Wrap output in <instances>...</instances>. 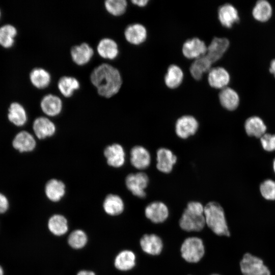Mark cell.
<instances>
[{"label":"cell","mask_w":275,"mask_h":275,"mask_svg":"<svg viewBox=\"0 0 275 275\" xmlns=\"http://www.w3.org/2000/svg\"><path fill=\"white\" fill-rule=\"evenodd\" d=\"M90 80L96 88L98 94L103 97L111 98L120 91L122 78L118 69L107 63H102L92 71Z\"/></svg>","instance_id":"1"},{"label":"cell","mask_w":275,"mask_h":275,"mask_svg":"<svg viewBox=\"0 0 275 275\" xmlns=\"http://www.w3.org/2000/svg\"><path fill=\"white\" fill-rule=\"evenodd\" d=\"M205 224L203 205L199 202L188 203L179 221L181 228L188 232L200 231Z\"/></svg>","instance_id":"2"},{"label":"cell","mask_w":275,"mask_h":275,"mask_svg":"<svg viewBox=\"0 0 275 275\" xmlns=\"http://www.w3.org/2000/svg\"><path fill=\"white\" fill-rule=\"evenodd\" d=\"M206 224L217 235H230V232L222 207L217 202H210L204 207Z\"/></svg>","instance_id":"3"},{"label":"cell","mask_w":275,"mask_h":275,"mask_svg":"<svg viewBox=\"0 0 275 275\" xmlns=\"http://www.w3.org/2000/svg\"><path fill=\"white\" fill-rule=\"evenodd\" d=\"M181 253L185 261L190 263L199 262L205 253L202 240L197 237L186 238L181 245Z\"/></svg>","instance_id":"4"},{"label":"cell","mask_w":275,"mask_h":275,"mask_svg":"<svg viewBox=\"0 0 275 275\" xmlns=\"http://www.w3.org/2000/svg\"><path fill=\"white\" fill-rule=\"evenodd\" d=\"M240 268L243 275H270L268 268L260 258L245 253L240 262Z\"/></svg>","instance_id":"5"},{"label":"cell","mask_w":275,"mask_h":275,"mask_svg":"<svg viewBox=\"0 0 275 275\" xmlns=\"http://www.w3.org/2000/svg\"><path fill=\"white\" fill-rule=\"evenodd\" d=\"M149 183V178L147 174L143 172L130 174L125 179V183L127 189L131 193L139 198L146 196L145 189Z\"/></svg>","instance_id":"6"},{"label":"cell","mask_w":275,"mask_h":275,"mask_svg":"<svg viewBox=\"0 0 275 275\" xmlns=\"http://www.w3.org/2000/svg\"><path fill=\"white\" fill-rule=\"evenodd\" d=\"M199 124L193 116L185 115L179 118L175 124L177 135L181 139H187L197 131Z\"/></svg>","instance_id":"7"},{"label":"cell","mask_w":275,"mask_h":275,"mask_svg":"<svg viewBox=\"0 0 275 275\" xmlns=\"http://www.w3.org/2000/svg\"><path fill=\"white\" fill-rule=\"evenodd\" d=\"M207 46L205 42L198 38L187 40L183 44L182 53L189 59H197L206 53Z\"/></svg>","instance_id":"8"},{"label":"cell","mask_w":275,"mask_h":275,"mask_svg":"<svg viewBox=\"0 0 275 275\" xmlns=\"http://www.w3.org/2000/svg\"><path fill=\"white\" fill-rule=\"evenodd\" d=\"M230 45L226 38L214 37L207 46L206 56L212 63L219 60L226 52Z\"/></svg>","instance_id":"9"},{"label":"cell","mask_w":275,"mask_h":275,"mask_svg":"<svg viewBox=\"0 0 275 275\" xmlns=\"http://www.w3.org/2000/svg\"><path fill=\"white\" fill-rule=\"evenodd\" d=\"M104 154L107 164L114 168L123 166L125 161V153L122 146L119 144H113L107 146Z\"/></svg>","instance_id":"10"},{"label":"cell","mask_w":275,"mask_h":275,"mask_svg":"<svg viewBox=\"0 0 275 275\" xmlns=\"http://www.w3.org/2000/svg\"><path fill=\"white\" fill-rule=\"evenodd\" d=\"M230 80V74L223 67L212 68L208 72V82L213 88L222 90L227 87Z\"/></svg>","instance_id":"11"},{"label":"cell","mask_w":275,"mask_h":275,"mask_svg":"<svg viewBox=\"0 0 275 275\" xmlns=\"http://www.w3.org/2000/svg\"><path fill=\"white\" fill-rule=\"evenodd\" d=\"M146 216L154 223H160L168 218L169 210L162 202L155 201L148 204L145 208Z\"/></svg>","instance_id":"12"},{"label":"cell","mask_w":275,"mask_h":275,"mask_svg":"<svg viewBox=\"0 0 275 275\" xmlns=\"http://www.w3.org/2000/svg\"><path fill=\"white\" fill-rule=\"evenodd\" d=\"M94 51L87 43H82L72 47L70 54L72 61L77 65L82 66L89 63L92 58Z\"/></svg>","instance_id":"13"},{"label":"cell","mask_w":275,"mask_h":275,"mask_svg":"<svg viewBox=\"0 0 275 275\" xmlns=\"http://www.w3.org/2000/svg\"><path fill=\"white\" fill-rule=\"evenodd\" d=\"M40 107L45 115L49 117H54L61 113L63 102L58 96L48 94L42 98L40 102Z\"/></svg>","instance_id":"14"},{"label":"cell","mask_w":275,"mask_h":275,"mask_svg":"<svg viewBox=\"0 0 275 275\" xmlns=\"http://www.w3.org/2000/svg\"><path fill=\"white\" fill-rule=\"evenodd\" d=\"M218 18L221 24L227 28H232L239 21L238 11L230 4H225L218 8Z\"/></svg>","instance_id":"15"},{"label":"cell","mask_w":275,"mask_h":275,"mask_svg":"<svg viewBox=\"0 0 275 275\" xmlns=\"http://www.w3.org/2000/svg\"><path fill=\"white\" fill-rule=\"evenodd\" d=\"M177 161V157L169 149L161 148L157 151V169L164 173H169Z\"/></svg>","instance_id":"16"},{"label":"cell","mask_w":275,"mask_h":275,"mask_svg":"<svg viewBox=\"0 0 275 275\" xmlns=\"http://www.w3.org/2000/svg\"><path fill=\"white\" fill-rule=\"evenodd\" d=\"M33 128L36 136L39 139H44L53 135L56 130L54 124L44 117L36 118L33 123Z\"/></svg>","instance_id":"17"},{"label":"cell","mask_w":275,"mask_h":275,"mask_svg":"<svg viewBox=\"0 0 275 275\" xmlns=\"http://www.w3.org/2000/svg\"><path fill=\"white\" fill-rule=\"evenodd\" d=\"M130 162L136 169L143 170L149 167L151 157L149 151L144 147L136 146L130 151Z\"/></svg>","instance_id":"18"},{"label":"cell","mask_w":275,"mask_h":275,"mask_svg":"<svg viewBox=\"0 0 275 275\" xmlns=\"http://www.w3.org/2000/svg\"><path fill=\"white\" fill-rule=\"evenodd\" d=\"M125 39L133 45H139L145 42L147 36L146 28L140 23L129 25L125 30Z\"/></svg>","instance_id":"19"},{"label":"cell","mask_w":275,"mask_h":275,"mask_svg":"<svg viewBox=\"0 0 275 275\" xmlns=\"http://www.w3.org/2000/svg\"><path fill=\"white\" fill-rule=\"evenodd\" d=\"M12 145L20 152H26L35 149L36 142L31 133L26 131H22L15 135L12 141Z\"/></svg>","instance_id":"20"},{"label":"cell","mask_w":275,"mask_h":275,"mask_svg":"<svg viewBox=\"0 0 275 275\" xmlns=\"http://www.w3.org/2000/svg\"><path fill=\"white\" fill-rule=\"evenodd\" d=\"M97 51L101 58L110 60L115 59L119 54L117 43L109 38H103L99 41Z\"/></svg>","instance_id":"21"},{"label":"cell","mask_w":275,"mask_h":275,"mask_svg":"<svg viewBox=\"0 0 275 275\" xmlns=\"http://www.w3.org/2000/svg\"><path fill=\"white\" fill-rule=\"evenodd\" d=\"M140 245L143 251L151 255L159 254L163 244L159 237L155 234H145L140 240Z\"/></svg>","instance_id":"22"},{"label":"cell","mask_w":275,"mask_h":275,"mask_svg":"<svg viewBox=\"0 0 275 275\" xmlns=\"http://www.w3.org/2000/svg\"><path fill=\"white\" fill-rule=\"evenodd\" d=\"M219 102L225 108L229 111H233L238 106L239 97L235 90L226 87L221 90L219 93Z\"/></svg>","instance_id":"23"},{"label":"cell","mask_w":275,"mask_h":275,"mask_svg":"<svg viewBox=\"0 0 275 275\" xmlns=\"http://www.w3.org/2000/svg\"><path fill=\"white\" fill-rule=\"evenodd\" d=\"M45 193L49 200L58 202L65 194V185L60 180L56 179H50L45 185Z\"/></svg>","instance_id":"24"},{"label":"cell","mask_w":275,"mask_h":275,"mask_svg":"<svg viewBox=\"0 0 275 275\" xmlns=\"http://www.w3.org/2000/svg\"><path fill=\"white\" fill-rule=\"evenodd\" d=\"M32 84L38 89H44L49 86L51 77L50 73L42 68H35L30 73Z\"/></svg>","instance_id":"25"},{"label":"cell","mask_w":275,"mask_h":275,"mask_svg":"<svg viewBox=\"0 0 275 275\" xmlns=\"http://www.w3.org/2000/svg\"><path fill=\"white\" fill-rule=\"evenodd\" d=\"M8 118L17 126L24 125L27 121V114L24 107L18 102L12 103L8 109Z\"/></svg>","instance_id":"26"},{"label":"cell","mask_w":275,"mask_h":275,"mask_svg":"<svg viewBox=\"0 0 275 275\" xmlns=\"http://www.w3.org/2000/svg\"><path fill=\"white\" fill-rule=\"evenodd\" d=\"M57 86L61 94L65 97L69 98L79 89L80 83L75 77L63 76L59 79Z\"/></svg>","instance_id":"27"},{"label":"cell","mask_w":275,"mask_h":275,"mask_svg":"<svg viewBox=\"0 0 275 275\" xmlns=\"http://www.w3.org/2000/svg\"><path fill=\"white\" fill-rule=\"evenodd\" d=\"M212 64L206 55L195 60L189 68L192 77L196 80H200L204 73L209 72L212 68Z\"/></svg>","instance_id":"28"},{"label":"cell","mask_w":275,"mask_h":275,"mask_svg":"<svg viewBox=\"0 0 275 275\" xmlns=\"http://www.w3.org/2000/svg\"><path fill=\"white\" fill-rule=\"evenodd\" d=\"M244 128L249 136L261 138L265 133L266 126L263 120L257 116L249 118L245 121Z\"/></svg>","instance_id":"29"},{"label":"cell","mask_w":275,"mask_h":275,"mask_svg":"<svg viewBox=\"0 0 275 275\" xmlns=\"http://www.w3.org/2000/svg\"><path fill=\"white\" fill-rule=\"evenodd\" d=\"M272 8L271 4L266 0L257 2L252 10V15L256 20L264 22L271 18Z\"/></svg>","instance_id":"30"},{"label":"cell","mask_w":275,"mask_h":275,"mask_svg":"<svg viewBox=\"0 0 275 275\" xmlns=\"http://www.w3.org/2000/svg\"><path fill=\"white\" fill-rule=\"evenodd\" d=\"M183 77L182 70L177 65H171L164 76L166 85L170 89L177 88L181 84Z\"/></svg>","instance_id":"31"},{"label":"cell","mask_w":275,"mask_h":275,"mask_svg":"<svg viewBox=\"0 0 275 275\" xmlns=\"http://www.w3.org/2000/svg\"><path fill=\"white\" fill-rule=\"evenodd\" d=\"M103 208L107 214L116 215L121 213L124 208L122 199L118 195H108L103 202Z\"/></svg>","instance_id":"32"},{"label":"cell","mask_w":275,"mask_h":275,"mask_svg":"<svg viewBox=\"0 0 275 275\" xmlns=\"http://www.w3.org/2000/svg\"><path fill=\"white\" fill-rule=\"evenodd\" d=\"M134 254L128 250L121 252L116 257L115 267L120 270L125 271L132 268L135 264Z\"/></svg>","instance_id":"33"},{"label":"cell","mask_w":275,"mask_h":275,"mask_svg":"<svg viewBox=\"0 0 275 275\" xmlns=\"http://www.w3.org/2000/svg\"><path fill=\"white\" fill-rule=\"evenodd\" d=\"M17 31L15 27L7 24L0 28V45L5 48L11 47L15 42Z\"/></svg>","instance_id":"34"},{"label":"cell","mask_w":275,"mask_h":275,"mask_svg":"<svg viewBox=\"0 0 275 275\" xmlns=\"http://www.w3.org/2000/svg\"><path fill=\"white\" fill-rule=\"evenodd\" d=\"M48 226L51 232L56 235H63L68 231L67 219L59 214L54 215L49 218Z\"/></svg>","instance_id":"35"},{"label":"cell","mask_w":275,"mask_h":275,"mask_svg":"<svg viewBox=\"0 0 275 275\" xmlns=\"http://www.w3.org/2000/svg\"><path fill=\"white\" fill-rule=\"evenodd\" d=\"M104 5L107 12L115 16L124 14L127 8V2L125 0H106Z\"/></svg>","instance_id":"36"},{"label":"cell","mask_w":275,"mask_h":275,"mask_svg":"<svg viewBox=\"0 0 275 275\" xmlns=\"http://www.w3.org/2000/svg\"><path fill=\"white\" fill-rule=\"evenodd\" d=\"M68 241V243L72 248L77 249H80L86 244L87 237L84 231L76 230L69 235Z\"/></svg>","instance_id":"37"},{"label":"cell","mask_w":275,"mask_h":275,"mask_svg":"<svg viewBox=\"0 0 275 275\" xmlns=\"http://www.w3.org/2000/svg\"><path fill=\"white\" fill-rule=\"evenodd\" d=\"M260 190L262 196L266 199L275 200V182L268 179L261 183Z\"/></svg>","instance_id":"38"},{"label":"cell","mask_w":275,"mask_h":275,"mask_svg":"<svg viewBox=\"0 0 275 275\" xmlns=\"http://www.w3.org/2000/svg\"><path fill=\"white\" fill-rule=\"evenodd\" d=\"M260 141L264 150L268 151L275 150V134L265 133L260 138Z\"/></svg>","instance_id":"39"},{"label":"cell","mask_w":275,"mask_h":275,"mask_svg":"<svg viewBox=\"0 0 275 275\" xmlns=\"http://www.w3.org/2000/svg\"><path fill=\"white\" fill-rule=\"evenodd\" d=\"M9 208V202L7 198L0 193V215L6 213Z\"/></svg>","instance_id":"40"},{"label":"cell","mask_w":275,"mask_h":275,"mask_svg":"<svg viewBox=\"0 0 275 275\" xmlns=\"http://www.w3.org/2000/svg\"><path fill=\"white\" fill-rule=\"evenodd\" d=\"M131 3L139 7H143L147 5L149 2L148 0H133Z\"/></svg>","instance_id":"41"},{"label":"cell","mask_w":275,"mask_h":275,"mask_svg":"<svg viewBox=\"0 0 275 275\" xmlns=\"http://www.w3.org/2000/svg\"><path fill=\"white\" fill-rule=\"evenodd\" d=\"M269 71L275 77V59L270 62Z\"/></svg>","instance_id":"42"},{"label":"cell","mask_w":275,"mask_h":275,"mask_svg":"<svg viewBox=\"0 0 275 275\" xmlns=\"http://www.w3.org/2000/svg\"><path fill=\"white\" fill-rule=\"evenodd\" d=\"M77 275H95L93 272L87 270L79 271Z\"/></svg>","instance_id":"43"},{"label":"cell","mask_w":275,"mask_h":275,"mask_svg":"<svg viewBox=\"0 0 275 275\" xmlns=\"http://www.w3.org/2000/svg\"><path fill=\"white\" fill-rule=\"evenodd\" d=\"M0 275H5V271L3 266L0 265Z\"/></svg>","instance_id":"44"},{"label":"cell","mask_w":275,"mask_h":275,"mask_svg":"<svg viewBox=\"0 0 275 275\" xmlns=\"http://www.w3.org/2000/svg\"><path fill=\"white\" fill-rule=\"evenodd\" d=\"M273 170H274V171L275 172V158L273 160Z\"/></svg>","instance_id":"45"},{"label":"cell","mask_w":275,"mask_h":275,"mask_svg":"<svg viewBox=\"0 0 275 275\" xmlns=\"http://www.w3.org/2000/svg\"><path fill=\"white\" fill-rule=\"evenodd\" d=\"M212 275H219V274H212Z\"/></svg>","instance_id":"46"},{"label":"cell","mask_w":275,"mask_h":275,"mask_svg":"<svg viewBox=\"0 0 275 275\" xmlns=\"http://www.w3.org/2000/svg\"><path fill=\"white\" fill-rule=\"evenodd\" d=\"M1 11H0V17H1Z\"/></svg>","instance_id":"47"}]
</instances>
